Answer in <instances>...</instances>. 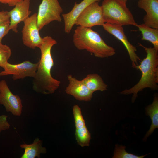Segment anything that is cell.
Here are the masks:
<instances>
[{"mask_svg":"<svg viewBox=\"0 0 158 158\" xmlns=\"http://www.w3.org/2000/svg\"><path fill=\"white\" fill-rule=\"evenodd\" d=\"M57 43L51 36H47L42 38V43L39 48L41 58L32 80L33 89L37 93L53 94L60 86V81L54 78L51 73V68L54 65L51 49Z\"/></svg>","mask_w":158,"mask_h":158,"instance_id":"obj_1","label":"cell"},{"mask_svg":"<svg viewBox=\"0 0 158 158\" xmlns=\"http://www.w3.org/2000/svg\"><path fill=\"white\" fill-rule=\"evenodd\" d=\"M139 44L145 49L146 56L141 61L140 64L132 66L141 71V77L139 82L132 87L120 92L124 95L133 94L132 102L135 100L138 93L144 89L148 88L154 90L158 88V50L154 47H147L140 44Z\"/></svg>","mask_w":158,"mask_h":158,"instance_id":"obj_2","label":"cell"},{"mask_svg":"<svg viewBox=\"0 0 158 158\" xmlns=\"http://www.w3.org/2000/svg\"><path fill=\"white\" fill-rule=\"evenodd\" d=\"M73 42L78 50H85L97 58L108 57L116 53L115 49L108 45L91 28L77 27L73 35Z\"/></svg>","mask_w":158,"mask_h":158,"instance_id":"obj_3","label":"cell"},{"mask_svg":"<svg viewBox=\"0 0 158 158\" xmlns=\"http://www.w3.org/2000/svg\"><path fill=\"white\" fill-rule=\"evenodd\" d=\"M101 7L105 23L137 26L138 24L126 3L120 0H104Z\"/></svg>","mask_w":158,"mask_h":158,"instance_id":"obj_4","label":"cell"},{"mask_svg":"<svg viewBox=\"0 0 158 158\" xmlns=\"http://www.w3.org/2000/svg\"><path fill=\"white\" fill-rule=\"evenodd\" d=\"M63 11L58 0H42L37 15V24L40 30L54 21L61 22Z\"/></svg>","mask_w":158,"mask_h":158,"instance_id":"obj_5","label":"cell"},{"mask_svg":"<svg viewBox=\"0 0 158 158\" xmlns=\"http://www.w3.org/2000/svg\"><path fill=\"white\" fill-rule=\"evenodd\" d=\"M37 14L35 13L29 17L23 22L22 30L23 44L32 49L39 48L42 44V38L40 36L37 26Z\"/></svg>","mask_w":158,"mask_h":158,"instance_id":"obj_6","label":"cell"},{"mask_svg":"<svg viewBox=\"0 0 158 158\" xmlns=\"http://www.w3.org/2000/svg\"><path fill=\"white\" fill-rule=\"evenodd\" d=\"M104 23L101 6L99 2H95L84 10L76 19L75 25L91 28L96 25L103 26Z\"/></svg>","mask_w":158,"mask_h":158,"instance_id":"obj_7","label":"cell"},{"mask_svg":"<svg viewBox=\"0 0 158 158\" xmlns=\"http://www.w3.org/2000/svg\"><path fill=\"white\" fill-rule=\"evenodd\" d=\"M39 62L33 63L25 61L21 63L13 64L8 62L6 64L4 70L0 72V76L11 75L14 80L23 79L27 77H35Z\"/></svg>","mask_w":158,"mask_h":158,"instance_id":"obj_8","label":"cell"},{"mask_svg":"<svg viewBox=\"0 0 158 158\" xmlns=\"http://www.w3.org/2000/svg\"><path fill=\"white\" fill-rule=\"evenodd\" d=\"M0 104L5 107L7 112L15 116H20L23 105L20 97L14 95L10 90L6 81H0Z\"/></svg>","mask_w":158,"mask_h":158,"instance_id":"obj_9","label":"cell"},{"mask_svg":"<svg viewBox=\"0 0 158 158\" xmlns=\"http://www.w3.org/2000/svg\"><path fill=\"white\" fill-rule=\"evenodd\" d=\"M104 29L120 41L125 47L132 62V66L137 65L140 60L136 53V47L130 43L126 35L122 26L105 23L103 25Z\"/></svg>","mask_w":158,"mask_h":158,"instance_id":"obj_10","label":"cell"},{"mask_svg":"<svg viewBox=\"0 0 158 158\" xmlns=\"http://www.w3.org/2000/svg\"><path fill=\"white\" fill-rule=\"evenodd\" d=\"M69 82L65 90L67 94L73 96L77 100L88 101L92 98L93 92L91 91L81 80H77L71 75L67 76Z\"/></svg>","mask_w":158,"mask_h":158,"instance_id":"obj_11","label":"cell"},{"mask_svg":"<svg viewBox=\"0 0 158 158\" xmlns=\"http://www.w3.org/2000/svg\"><path fill=\"white\" fill-rule=\"evenodd\" d=\"M30 0H23L17 3L12 9L8 11L9 16V28L15 33L18 32V24L24 22L29 16Z\"/></svg>","mask_w":158,"mask_h":158,"instance_id":"obj_12","label":"cell"},{"mask_svg":"<svg viewBox=\"0 0 158 158\" xmlns=\"http://www.w3.org/2000/svg\"><path fill=\"white\" fill-rule=\"evenodd\" d=\"M137 5L146 13L143 18L144 23L158 29V0H139Z\"/></svg>","mask_w":158,"mask_h":158,"instance_id":"obj_13","label":"cell"},{"mask_svg":"<svg viewBox=\"0 0 158 158\" xmlns=\"http://www.w3.org/2000/svg\"><path fill=\"white\" fill-rule=\"evenodd\" d=\"M101 0H83L80 3L75 2L72 9L68 13L62 15L64 21V31L68 34L75 25L76 20L84 10L91 4L99 2Z\"/></svg>","mask_w":158,"mask_h":158,"instance_id":"obj_14","label":"cell"},{"mask_svg":"<svg viewBox=\"0 0 158 158\" xmlns=\"http://www.w3.org/2000/svg\"><path fill=\"white\" fill-rule=\"evenodd\" d=\"M42 142L37 138L30 144H22L20 145L22 148L24 150V152L21 157V158H35L37 157H40L41 154L45 153L46 149L42 146Z\"/></svg>","mask_w":158,"mask_h":158,"instance_id":"obj_15","label":"cell"},{"mask_svg":"<svg viewBox=\"0 0 158 158\" xmlns=\"http://www.w3.org/2000/svg\"><path fill=\"white\" fill-rule=\"evenodd\" d=\"M146 114L149 116L152 121L149 130L145 135L143 140L145 141L152 134L155 129L158 128V98L157 95L154 96L152 103L145 108Z\"/></svg>","mask_w":158,"mask_h":158,"instance_id":"obj_16","label":"cell"},{"mask_svg":"<svg viewBox=\"0 0 158 158\" xmlns=\"http://www.w3.org/2000/svg\"><path fill=\"white\" fill-rule=\"evenodd\" d=\"M82 80L87 87L93 92L96 91H103L107 90V85L98 74H88Z\"/></svg>","mask_w":158,"mask_h":158,"instance_id":"obj_17","label":"cell"},{"mask_svg":"<svg viewBox=\"0 0 158 158\" xmlns=\"http://www.w3.org/2000/svg\"><path fill=\"white\" fill-rule=\"evenodd\" d=\"M137 27L141 32V39L151 42L154 47L158 50V29L150 27L144 23L138 24Z\"/></svg>","mask_w":158,"mask_h":158,"instance_id":"obj_18","label":"cell"},{"mask_svg":"<svg viewBox=\"0 0 158 158\" xmlns=\"http://www.w3.org/2000/svg\"><path fill=\"white\" fill-rule=\"evenodd\" d=\"M75 136L77 142L80 146L83 147L89 146L91 137L86 126L76 129Z\"/></svg>","mask_w":158,"mask_h":158,"instance_id":"obj_19","label":"cell"},{"mask_svg":"<svg viewBox=\"0 0 158 158\" xmlns=\"http://www.w3.org/2000/svg\"><path fill=\"white\" fill-rule=\"evenodd\" d=\"M125 146L115 145L113 158H143L147 154L138 156L127 152L125 150Z\"/></svg>","mask_w":158,"mask_h":158,"instance_id":"obj_20","label":"cell"},{"mask_svg":"<svg viewBox=\"0 0 158 158\" xmlns=\"http://www.w3.org/2000/svg\"><path fill=\"white\" fill-rule=\"evenodd\" d=\"M11 53V49L8 46L0 42V67L4 68Z\"/></svg>","mask_w":158,"mask_h":158,"instance_id":"obj_21","label":"cell"},{"mask_svg":"<svg viewBox=\"0 0 158 158\" xmlns=\"http://www.w3.org/2000/svg\"><path fill=\"white\" fill-rule=\"evenodd\" d=\"M73 113L76 129L80 128L86 126L85 121L82 114L81 109L77 105L73 107Z\"/></svg>","mask_w":158,"mask_h":158,"instance_id":"obj_22","label":"cell"},{"mask_svg":"<svg viewBox=\"0 0 158 158\" xmlns=\"http://www.w3.org/2000/svg\"><path fill=\"white\" fill-rule=\"evenodd\" d=\"M10 20H7L0 22V42L1 43L3 38L10 30Z\"/></svg>","mask_w":158,"mask_h":158,"instance_id":"obj_23","label":"cell"},{"mask_svg":"<svg viewBox=\"0 0 158 158\" xmlns=\"http://www.w3.org/2000/svg\"><path fill=\"white\" fill-rule=\"evenodd\" d=\"M7 116L5 115L0 116V135L4 131L8 130L10 127V125L7 121Z\"/></svg>","mask_w":158,"mask_h":158,"instance_id":"obj_24","label":"cell"},{"mask_svg":"<svg viewBox=\"0 0 158 158\" xmlns=\"http://www.w3.org/2000/svg\"><path fill=\"white\" fill-rule=\"evenodd\" d=\"M23 0H0V3L7 4L10 6H14L17 3Z\"/></svg>","mask_w":158,"mask_h":158,"instance_id":"obj_25","label":"cell"},{"mask_svg":"<svg viewBox=\"0 0 158 158\" xmlns=\"http://www.w3.org/2000/svg\"><path fill=\"white\" fill-rule=\"evenodd\" d=\"M9 20L8 11H0V22Z\"/></svg>","mask_w":158,"mask_h":158,"instance_id":"obj_26","label":"cell"},{"mask_svg":"<svg viewBox=\"0 0 158 158\" xmlns=\"http://www.w3.org/2000/svg\"><path fill=\"white\" fill-rule=\"evenodd\" d=\"M121 1L126 4L128 0H120Z\"/></svg>","mask_w":158,"mask_h":158,"instance_id":"obj_27","label":"cell"}]
</instances>
